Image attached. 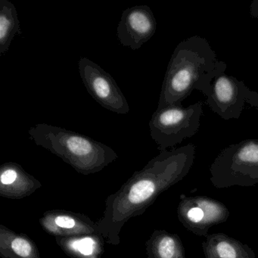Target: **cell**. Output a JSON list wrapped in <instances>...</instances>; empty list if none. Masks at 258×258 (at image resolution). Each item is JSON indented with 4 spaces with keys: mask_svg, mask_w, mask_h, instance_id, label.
<instances>
[{
    "mask_svg": "<svg viewBox=\"0 0 258 258\" xmlns=\"http://www.w3.org/2000/svg\"><path fill=\"white\" fill-rule=\"evenodd\" d=\"M39 223L46 233L55 238L99 233L96 222L85 214L66 210L46 211L40 217Z\"/></svg>",
    "mask_w": 258,
    "mask_h": 258,
    "instance_id": "9",
    "label": "cell"
},
{
    "mask_svg": "<svg viewBox=\"0 0 258 258\" xmlns=\"http://www.w3.org/2000/svg\"><path fill=\"white\" fill-rule=\"evenodd\" d=\"M0 256L3 258H41L31 238L0 225Z\"/></svg>",
    "mask_w": 258,
    "mask_h": 258,
    "instance_id": "12",
    "label": "cell"
},
{
    "mask_svg": "<svg viewBox=\"0 0 258 258\" xmlns=\"http://www.w3.org/2000/svg\"><path fill=\"white\" fill-rule=\"evenodd\" d=\"M214 253L218 258H241L244 257L240 252L239 244H235L233 240L222 238L217 240L214 246Z\"/></svg>",
    "mask_w": 258,
    "mask_h": 258,
    "instance_id": "15",
    "label": "cell"
},
{
    "mask_svg": "<svg viewBox=\"0 0 258 258\" xmlns=\"http://www.w3.org/2000/svg\"><path fill=\"white\" fill-rule=\"evenodd\" d=\"M217 188L258 183V139H248L220 151L210 167Z\"/></svg>",
    "mask_w": 258,
    "mask_h": 258,
    "instance_id": "4",
    "label": "cell"
},
{
    "mask_svg": "<svg viewBox=\"0 0 258 258\" xmlns=\"http://www.w3.org/2000/svg\"><path fill=\"white\" fill-rule=\"evenodd\" d=\"M18 34L22 31L16 7L8 0H0V56L8 52Z\"/></svg>",
    "mask_w": 258,
    "mask_h": 258,
    "instance_id": "14",
    "label": "cell"
},
{
    "mask_svg": "<svg viewBox=\"0 0 258 258\" xmlns=\"http://www.w3.org/2000/svg\"><path fill=\"white\" fill-rule=\"evenodd\" d=\"M179 238L164 230H155L146 243L148 258H185Z\"/></svg>",
    "mask_w": 258,
    "mask_h": 258,
    "instance_id": "13",
    "label": "cell"
},
{
    "mask_svg": "<svg viewBox=\"0 0 258 258\" xmlns=\"http://www.w3.org/2000/svg\"><path fill=\"white\" fill-rule=\"evenodd\" d=\"M250 15L253 19H258V0H253L250 4Z\"/></svg>",
    "mask_w": 258,
    "mask_h": 258,
    "instance_id": "17",
    "label": "cell"
},
{
    "mask_svg": "<svg viewBox=\"0 0 258 258\" xmlns=\"http://www.w3.org/2000/svg\"><path fill=\"white\" fill-rule=\"evenodd\" d=\"M203 107L199 101L185 108L176 104L157 108L149 121V129L160 152L180 144L199 132Z\"/></svg>",
    "mask_w": 258,
    "mask_h": 258,
    "instance_id": "5",
    "label": "cell"
},
{
    "mask_svg": "<svg viewBox=\"0 0 258 258\" xmlns=\"http://www.w3.org/2000/svg\"><path fill=\"white\" fill-rule=\"evenodd\" d=\"M192 143L165 150L134 172L120 189L105 201L102 217L96 222L98 232L107 244L119 245L120 233L125 223L145 211L167 188L188 173L196 156Z\"/></svg>",
    "mask_w": 258,
    "mask_h": 258,
    "instance_id": "1",
    "label": "cell"
},
{
    "mask_svg": "<svg viewBox=\"0 0 258 258\" xmlns=\"http://www.w3.org/2000/svg\"><path fill=\"white\" fill-rule=\"evenodd\" d=\"M42 183L24 170L20 164L7 162L0 166V196L22 199L41 188Z\"/></svg>",
    "mask_w": 258,
    "mask_h": 258,
    "instance_id": "10",
    "label": "cell"
},
{
    "mask_svg": "<svg viewBox=\"0 0 258 258\" xmlns=\"http://www.w3.org/2000/svg\"><path fill=\"white\" fill-rule=\"evenodd\" d=\"M156 30V19L150 7L135 6L122 13L117 36L122 46L137 50L155 35Z\"/></svg>",
    "mask_w": 258,
    "mask_h": 258,
    "instance_id": "8",
    "label": "cell"
},
{
    "mask_svg": "<svg viewBox=\"0 0 258 258\" xmlns=\"http://www.w3.org/2000/svg\"><path fill=\"white\" fill-rule=\"evenodd\" d=\"M206 103L223 120H237L247 105L258 110V93L250 90L244 81L223 74L211 84Z\"/></svg>",
    "mask_w": 258,
    "mask_h": 258,
    "instance_id": "6",
    "label": "cell"
},
{
    "mask_svg": "<svg viewBox=\"0 0 258 258\" xmlns=\"http://www.w3.org/2000/svg\"><path fill=\"white\" fill-rule=\"evenodd\" d=\"M227 64L217 58L209 42L192 36L178 43L161 87L158 108L181 104L194 90L208 96L211 84L225 74Z\"/></svg>",
    "mask_w": 258,
    "mask_h": 258,
    "instance_id": "2",
    "label": "cell"
},
{
    "mask_svg": "<svg viewBox=\"0 0 258 258\" xmlns=\"http://www.w3.org/2000/svg\"><path fill=\"white\" fill-rule=\"evenodd\" d=\"M208 203L209 202H207L206 205V211H205V202H199V206H193L190 208L188 211L185 212V215L179 216L181 222L184 223V225L186 223H190L191 225V226H197L199 223H203L205 220V216L207 214H209V210L207 209L208 208Z\"/></svg>",
    "mask_w": 258,
    "mask_h": 258,
    "instance_id": "16",
    "label": "cell"
},
{
    "mask_svg": "<svg viewBox=\"0 0 258 258\" xmlns=\"http://www.w3.org/2000/svg\"><path fill=\"white\" fill-rule=\"evenodd\" d=\"M30 139L62 159L78 173H98L117 159L110 146L84 134L47 123H38L28 131Z\"/></svg>",
    "mask_w": 258,
    "mask_h": 258,
    "instance_id": "3",
    "label": "cell"
},
{
    "mask_svg": "<svg viewBox=\"0 0 258 258\" xmlns=\"http://www.w3.org/2000/svg\"><path fill=\"white\" fill-rule=\"evenodd\" d=\"M78 69L89 94L101 106L118 114L129 113L127 100L109 73L87 57L80 58Z\"/></svg>",
    "mask_w": 258,
    "mask_h": 258,
    "instance_id": "7",
    "label": "cell"
},
{
    "mask_svg": "<svg viewBox=\"0 0 258 258\" xmlns=\"http://www.w3.org/2000/svg\"><path fill=\"white\" fill-rule=\"evenodd\" d=\"M57 244L72 258H102L105 239L100 234L55 237Z\"/></svg>",
    "mask_w": 258,
    "mask_h": 258,
    "instance_id": "11",
    "label": "cell"
}]
</instances>
